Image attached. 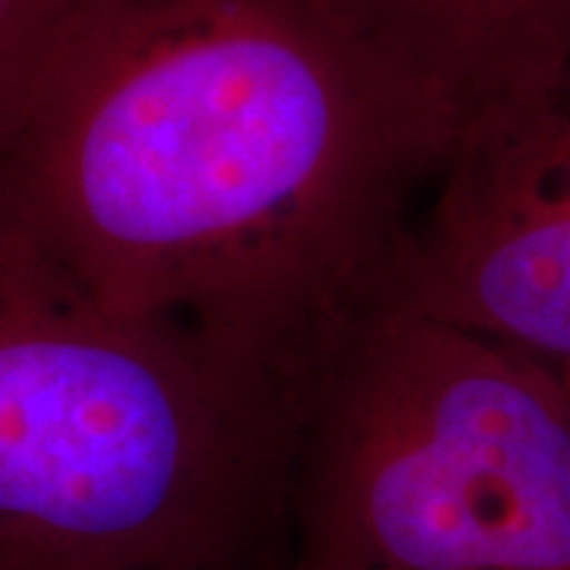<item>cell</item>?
I'll return each instance as SVG.
<instances>
[{
  "label": "cell",
  "mask_w": 570,
  "mask_h": 570,
  "mask_svg": "<svg viewBox=\"0 0 570 570\" xmlns=\"http://www.w3.org/2000/svg\"><path fill=\"white\" fill-rule=\"evenodd\" d=\"M456 142L352 0H67L0 134V245L321 387Z\"/></svg>",
  "instance_id": "1"
},
{
  "label": "cell",
  "mask_w": 570,
  "mask_h": 570,
  "mask_svg": "<svg viewBox=\"0 0 570 570\" xmlns=\"http://www.w3.org/2000/svg\"><path fill=\"white\" fill-rule=\"evenodd\" d=\"M314 400L0 245V570H242L295 517Z\"/></svg>",
  "instance_id": "2"
},
{
  "label": "cell",
  "mask_w": 570,
  "mask_h": 570,
  "mask_svg": "<svg viewBox=\"0 0 570 570\" xmlns=\"http://www.w3.org/2000/svg\"><path fill=\"white\" fill-rule=\"evenodd\" d=\"M295 527L317 570H570V393L387 302L321 381Z\"/></svg>",
  "instance_id": "3"
},
{
  "label": "cell",
  "mask_w": 570,
  "mask_h": 570,
  "mask_svg": "<svg viewBox=\"0 0 570 570\" xmlns=\"http://www.w3.org/2000/svg\"><path fill=\"white\" fill-rule=\"evenodd\" d=\"M393 302L527 355L570 393V127L456 156Z\"/></svg>",
  "instance_id": "4"
},
{
  "label": "cell",
  "mask_w": 570,
  "mask_h": 570,
  "mask_svg": "<svg viewBox=\"0 0 570 570\" xmlns=\"http://www.w3.org/2000/svg\"><path fill=\"white\" fill-rule=\"evenodd\" d=\"M441 96L456 156L570 124V0H352Z\"/></svg>",
  "instance_id": "5"
},
{
  "label": "cell",
  "mask_w": 570,
  "mask_h": 570,
  "mask_svg": "<svg viewBox=\"0 0 570 570\" xmlns=\"http://www.w3.org/2000/svg\"><path fill=\"white\" fill-rule=\"evenodd\" d=\"M67 0H0V134Z\"/></svg>",
  "instance_id": "6"
},
{
  "label": "cell",
  "mask_w": 570,
  "mask_h": 570,
  "mask_svg": "<svg viewBox=\"0 0 570 570\" xmlns=\"http://www.w3.org/2000/svg\"><path fill=\"white\" fill-rule=\"evenodd\" d=\"M285 570H317V568H307V564H298V561H292V564H288Z\"/></svg>",
  "instance_id": "7"
}]
</instances>
